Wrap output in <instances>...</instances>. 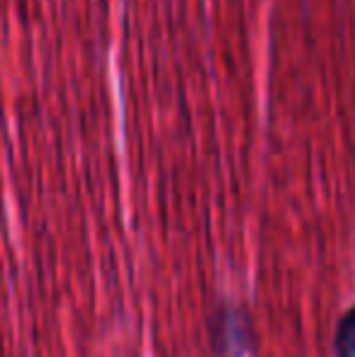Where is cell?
I'll list each match as a JSON object with an SVG mask.
<instances>
[{
	"label": "cell",
	"mask_w": 355,
	"mask_h": 357,
	"mask_svg": "<svg viewBox=\"0 0 355 357\" xmlns=\"http://www.w3.org/2000/svg\"><path fill=\"white\" fill-rule=\"evenodd\" d=\"M214 353L219 357H241L248 348L246 314L234 306H224L214 316Z\"/></svg>",
	"instance_id": "cell-1"
},
{
	"label": "cell",
	"mask_w": 355,
	"mask_h": 357,
	"mask_svg": "<svg viewBox=\"0 0 355 357\" xmlns=\"http://www.w3.org/2000/svg\"><path fill=\"white\" fill-rule=\"evenodd\" d=\"M336 355L338 357H355V306L343 316L341 324H338Z\"/></svg>",
	"instance_id": "cell-2"
}]
</instances>
